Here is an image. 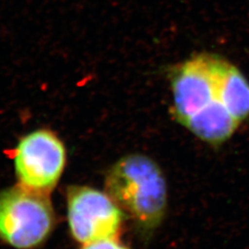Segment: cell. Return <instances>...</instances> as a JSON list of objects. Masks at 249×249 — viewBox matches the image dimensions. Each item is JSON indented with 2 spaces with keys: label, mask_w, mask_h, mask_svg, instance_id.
Listing matches in <instances>:
<instances>
[{
  "label": "cell",
  "mask_w": 249,
  "mask_h": 249,
  "mask_svg": "<svg viewBox=\"0 0 249 249\" xmlns=\"http://www.w3.org/2000/svg\"><path fill=\"white\" fill-rule=\"evenodd\" d=\"M223 100L239 123L249 116V82L242 72L228 62L223 76Z\"/></svg>",
  "instance_id": "cell-6"
},
{
  "label": "cell",
  "mask_w": 249,
  "mask_h": 249,
  "mask_svg": "<svg viewBox=\"0 0 249 249\" xmlns=\"http://www.w3.org/2000/svg\"><path fill=\"white\" fill-rule=\"evenodd\" d=\"M227 63L216 54L198 53L179 65L172 76L173 115L190 132L211 144L228 141L240 124L223 103Z\"/></svg>",
  "instance_id": "cell-1"
},
{
  "label": "cell",
  "mask_w": 249,
  "mask_h": 249,
  "mask_svg": "<svg viewBox=\"0 0 249 249\" xmlns=\"http://www.w3.org/2000/svg\"><path fill=\"white\" fill-rule=\"evenodd\" d=\"M80 249H130L120 243L118 239H107L82 245Z\"/></svg>",
  "instance_id": "cell-7"
},
{
  "label": "cell",
  "mask_w": 249,
  "mask_h": 249,
  "mask_svg": "<svg viewBox=\"0 0 249 249\" xmlns=\"http://www.w3.org/2000/svg\"><path fill=\"white\" fill-rule=\"evenodd\" d=\"M49 194L20 184L0 191V239L16 249L38 248L54 227Z\"/></svg>",
  "instance_id": "cell-3"
},
{
  "label": "cell",
  "mask_w": 249,
  "mask_h": 249,
  "mask_svg": "<svg viewBox=\"0 0 249 249\" xmlns=\"http://www.w3.org/2000/svg\"><path fill=\"white\" fill-rule=\"evenodd\" d=\"M67 214L72 237L81 245L118 239L124 216L106 191L87 186L68 188Z\"/></svg>",
  "instance_id": "cell-4"
},
{
  "label": "cell",
  "mask_w": 249,
  "mask_h": 249,
  "mask_svg": "<svg viewBox=\"0 0 249 249\" xmlns=\"http://www.w3.org/2000/svg\"><path fill=\"white\" fill-rule=\"evenodd\" d=\"M105 191L124 215L143 231L160 225L167 207V186L155 160L141 153L127 154L108 170Z\"/></svg>",
  "instance_id": "cell-2"
},
{
  "label": "cell",
  "mask_w": 249,
  "mask_h": 249,
  "mask_svg": "<svg viewBox=\"0 0 249 249\" xmlns=\"http://www.w3.org/2000/svg\"><path fill=\"white\" fill-rule=\"evenodd\" d=\"M13 161L20 185L50 194L62 177L67 150L53 131L37 129L18 141Z\"/></svg>",
  "instance_id": "cell-5"
}]
</instances>
